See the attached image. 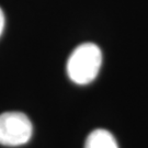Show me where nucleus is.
<instances>
[{"label":"nucleus","mask_w":148,"mask_h":148,"mask_svg":"<svg viewBox=\"0 0 148 148\" xmlns=\"http://www.w3.org/2000/svg\"><path fill=\"white\" fill-rule=\"evenodd\" d=\"M33 126L30 119L22 112H5L0 114V144L21 146L32 137Z\"/></svg>","instance_id":"2"},{"label":"nucleus","mask_w":148,"mask_h":148,"mask_svg":"<svg viewBox=\"0 0 148 148\" xmlns=\"http://www.w3.org/2000/svg\"><path fill=\"white\" fill-rule=\"evenodd\" d=\"M102 65V52L93 43H84L75 48L67 60V75L77 85H88L97 78Z\"/></svg>","instance_id":"1"},{"label":"nucleus","mask_w":148,"mask_h":148,"mask_svg":"<svg viewBox=\"0 0 148 148\" xmlns=\"http://www.w3.org/2000/svg\"><path fill=\"white\" fill-rule=\"evenodd\" d=\"M85 148H119V145L109 131L98 128L90 133L87 137Z\"/></svg>","instance_id":"3"},{"label":"nucleus","mask_w":148,"mask_h":148,"mask_svg":"<svg viewBox=\"0 0 148 148\" xmlns=\"http://www.w3.org/2000/svg\"><path fill=\"white\" fill-rule=\"evenodd\" d=\"M3 27H5V14H3V11L0 8V35L2 34Z\"/></svg>","instance_id":"4"}]
</instances>
